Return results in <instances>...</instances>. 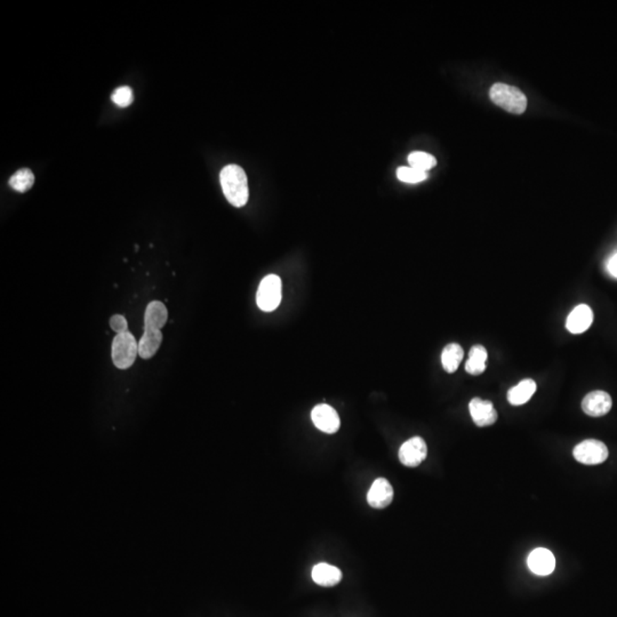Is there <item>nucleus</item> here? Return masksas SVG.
Listing matches in <instances>:
<instances>
[{"label": "nucleus", "mask_w": 617, "mask_h": 617, "mask_svg": "<svg viewBox=\"0 0 617 617\" xmlns=\"http://www.w3.org/2000/svg\"><path fill=\"white\" fill-rule=\"evenodd\" d=\"M222 190L232 206L243 207L249 198L248 181L243 168L238 165L225 166L220 174Z\"/></svg>", "instance_id": "nucleus-1"}, {"label": "nucleus", "mask_w": 617, "mask_h": 617, "mask_svg": "<svg viewBox=\"0 0 617 617\" xmlns=\"http://www.w3.org/2000/svg\"><path fill=\"white\" fill-rule=\"evenodd\" d=\"M489 97L495 104L508 112L524 114L527 108V99L522 90L507 84H495L489 90Z\"/></svg>", "instance_id": "nucleus-2"}, {"label": "nucleus", "mask_w": 617, "mask_h": 617, "mask_svg": "<svg viewBox=\"0 0 617 617\" xmlns=\"http://www.w3.org/2000/svg\"><path fill=\"white\" fill-rule=\"evenodd\" d=\"M138 356V343L132 333L126 332L114 336L111 347V357L114 366L119 369H128Z\"/></svg>", "instance_id": "nucleus-3"}, {"label": "nucleus", "mask_w": 617, "mask_h": 617, "mask_svg": "<svg viewBox=\"0 0 617 617\" xmlns=\"http://www.w3.org/2000/svg\"><path fill=\"white\" fill-rule=\"evenodd\" d=\"M282 279L269 275L262 280L256 294V303L262 311H275L282 302Z\"/></svg>", "instance_id": "nucleus-4"}, {"label": "nucleus", "mask_w": 617, "mask_h": 617, "mask_svg": "<svg viewBox=\"0 0 617 617\" xmlns=\"http://www.w3.org/2000/svg\"><path fill=\"white\" fill-rule=\"evenodd\" d=\"M574 457L582 465H597L609 457V448L605 443L596 439H587L574 448Z\"/></svg>", "instance_id": "nucleus-5"}, {"label": "nucleus", "mask_w": 617, "mask_h": 617, "mask_svg": "<svg viewBox=\"0 0 617 617\" xmlns=\"http://www.w3.org/2000/svg\"><path fill=\"white\" fill-rule=\"evenodd\" d=\"M428 447L421 437L411 438L399 450V460L405 467H417L426 459Z\"/></svg>", "instance_id": "nucleus-6"}, {"label": "nucleus", "mask_w": 617, "mask_h": 617, "mask_svg": "<svg viewBox=\"0 0 617 617\" xmlns=\"http://www.w3.org/2000/svg\"><path fill=\"white\" fill-rule=\"evenodd\" d=\"M312 422L325 433H335L339 431L341 421L337 412L330 405L321 404L316 406L311 412Z\"/></svg>", "instance_id": "nucleus-7"}, {"label": "nucleus", "mask_w": 617, "mask_h": 617, "mask_svg": "<svg viewBox=\"0 0 617 617\" xmlns=\"http://www.w3.org/2000/svg\"><path fill=\"white\" fill-rule=\"evenodd\" d=\"M613 406V400L605 391H592L587 393L582 402V409L587 415L592 417H604L609 413Z\"/></svg>", "instance_id": "nucleus-8"}, {"label": "nucleus", "mask_w": 617, "mask_h": 617, "mask_svg": "<svg viewBox=\"0 0 617 617\" xmlns=\"http://www.w3.org/2000/svg\"><path fill=\"white\" fill-rule=\"evenodd\" d=\"M393 500V489L389 480L378 478L373 483L367 493V502L374 509H384L389 507Z\"/></svg>", "instance_id": "nucleus-9"}, {"label": "nucleus", "mask_w": 617, "mask_h": 617, "mask_svg": "<svg viewBox=\"0 0 617 617\" xmlns=\"http://www.w3.org/2000/svg\"><path fill=\"white\" fill-rule=\"evenodd\" d=\"M469 409L474 422L480 428L491 426L498 419V412L495 411L494 406L489 400L474 398L469 404Z\"/></svg>", "instance_id": "nucleus-10"}, {"label": "nucleus", "mask_w": 617, "mask_h": 617, "mask_svg": "<svg viewBox=\"0 0 617 617\" xmlns=\"http://www.w3.org/2000/svg\"><path fill=\"white\" fill-rule=\"evenodd\" d=\"M528 567L535 575H550L556 568L553 553L548 549H535L528 557Z\"/></svg>", "instance_id": "nucleus-11"}, {"label": "nucleus", "mask_w": 617, "mask_h": 617, "mask_svg": "<svg viewBox=\"0 0 617 617\" xmlns=\"http://www.w3.org/2000/svg\"><path fill=\"white\" fill-rule=\"evenodd\" d=\"M592 321H594V312L590 306L581 304L576 306L567 318V330L572 334H581L589 330Z\"/></svg>", "instance_id": "nucleus-12"}, {"label": "nucleus", "mask_w": 617, "mask_h": 617, "mask_svg": "<svg viewBox=\"0 0 617 617\" xmlns=\"http://www.w3.org/2000/svg\"><path fill=\"white\" fill-rule=\"evenodd\" d=\"M312 580L321 587H335L342 580V572L330 563H318L312 570Z\"/></svg>", "instance_id": "nucleus-13"}, {"label": "nucleus", "mask_w": 617, "mask_h": 617, "mask_svg": "<svg viewBox=\"0 0 617 617\" xmlns=\"http://www.w3.org/2000/svg\"><path fill=\"white\" fill-rule=\"evenodd\" d=\"M162 342V330L144 328L143 335L138 342V356L142 359H150L158 352Z\"/></svg>", "instance_id": "nucleus-14"}, {"label": "nucleus", "mask_w": 617, "mask_h": 617, "mask_svg": "<svg viewBox=\"0 0 617 617\" xmlns=\"http://www.w3.org/2000/svg\"><path fill=\"white\" fill-rule=\"evenodd\" d=\"M167 321L168 311L164 303L152 301L148 304L144 312V328L162 330Z\"/></svg>", "instance_id": "nucleus-15"}, {"label": "nucleus", "mask_w": 617, "mask_h": 617, "mask_svg": "<svg viewBox=\"0 0 617 617\" xmlns=\"http://www.w3.org/2000/svg\"><path fill=\"white\" fill-rule=\"evenodd\" d=\"M535 391H537L535 381L527 378L509 390L508 400L513 406H520L529 402Z\"/></svg>", "instance_id": "nucleus-16"}, {"label": "nucleus", "mask_w": 617, "mask_h": 617, "mask_svg": "<svg viewBox=\"0 0 617 617\" xmlns=\"http://www.w3.org/2000/svg\"><path fill=\"white\" fill-rule=\"evenodd\" d=\"M465 357V351L462 349L461 345L457 343H450L443 349L441 354V364L447 373L456 372V369H459L460 364L463 360Z\"/></svg>", "instance_id": "nucleus-17"}, {"label": "nucleus", "mask_w": 617, "mask_h": 617, "mask_svg": "<svg viewBox=\"0 0 617 617\" xmlns=\"http://www.w3.org/2000/svg\"><path fill=\"white\" fill-rule=\"evenodd\" d=\"M487 350L483 345H474L469 352V359L465 364V371L471 375H480L485 372Z\"/></svg>", "instance_id": "nucleus-18"}, {"label": "nucleus", "mask_w": 617, "mask_h": 617, "mask_svg": "<svg viewBox=\"0 0 617 617\" xmlns=\"http://www.w3.org/2000/svg\"><path fill=\"white\" fill-rule=\"evenodd\" d=\"M35 175L29 168H22L9 179V186L18 192H27L32 188Z\"/></svg>", "instance_id": "nucleus-19"}, {"label": "nucleus", "mask_w": 617, "mask_h": 617, "mask_svg": "<svg viewBox=\"0 0 617 617\" xmlns=\"http://www.w3.org/2000/svg\"><path fill=\"white\" fill-rule=\"evenodd\" d=\"M409 167L417 168L419 171L426 172L437 165V160L430 153L415 151L408 156Z\"/></svg>", "instance_id": "nucleus-20"}, {"label": "nucleus", "mask_w": 617, "mask_h": 617, "mask_svg": "<svg viewBox=\"0 0 617 617\" xmlns=\"http://www.w3.org/2000/svg\"><path fill=\"white\" fill-rule=\"evenodd\" d=\"M397 176L402 182L419 183L426 180L428 177L426 172L419 171L413 167H400L397 171Z\"/></svg>", "instance_id": "nucleus-21"}, {"label": "nucleus", "mask_w": 617, "mask_h": 617, "mask_svg": "<svg viewBox=\"0 0 617 617\" xmlns=\"http://www.w3.org/2000/svg\"><path fill=\"white\" fill-rule=\"evenodd\" d=\"M111 100L119 108H127L134 101L132 88H128V86L118 88L111 95Z\"/></svg>", "instance_id": "nucleus-22"}, {"label": "nucleus", "mask_w": 617, "mask_h": 617, "mask_svg": "<svg viewBox=\"0 0 617 617\" xmlns=\"http://www.w3.org/2000/svg\"><path fill=\"white\" fill-rule=\"evenodd\" d=\"M111 330H114L116 334H123V333L128 332V324H127L126 318L121 315H114L110 318Z\"/></svg>", "instance_id": "nucleus-23"}, {"label": "nucleus", "mask_w": 617, "mask_h": 617, "mask_svg": "<svg viewBox=\"0 0 617 617\" xmlns=\"http://www.w3.org/2000/svg\"><path fill=\"white\" fill-rule=\"evenodd\" d=\"M607 269H609V272L611 273V276L617 278V252L609 258Z\"/></svg>", "instance_id": "nucleus-24"}]
</instances>
